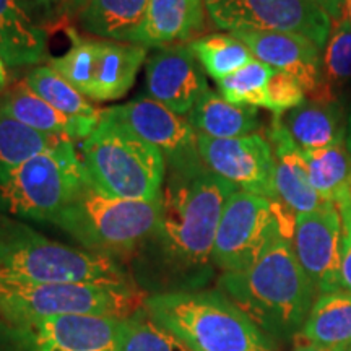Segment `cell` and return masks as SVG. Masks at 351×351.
<instances>
[{"mask_svg": "<svg viewBox=\"0 0 351 351\" xmlns=\"http://www.w3.org/2000/svg\"><path fill=\"white\" fill-rule=\"evenodd\" d=\"M236 191L205 165L166 171L160 221L143 244L165 278L189 287L208 278L219 219Z\"/></svg>", "mask_w": 351, "mask_h": 351, "instance_id": "cell-1", "label": "cell"}, {"mask_svg": "<svg viewBox=\"0 0 351 351\" xmlns=\"http://www.w3.org/2000/svg\"><path fill=\"white\" fill-rule=\"evenodd\" d=\"M218 287L274 340L300 335L317 298L285 230L275 232L247 270L219 276Z\"/></svg>", "mask_w": 351, "mask_h": 351, "instance_id": "cell-2", "label": "cell"}, {"mask_svg": "<svg viewBox=\"0 0 351 351\" xmlns=\"http://www.w3.org/2000/svg\"><path fill=\"white\" fill-rule=\"evenodd\" d=\"M143 309L189 351H275L274 339L219 289L156 293Z\"/></svg>", "mask_w": 351, "mask_h": 351, "instance_id": "cell-3", "label": "cell"}, {"mask_svg": "<svg viewBox=\"0 0 351 351\" xmlns=\"http://www.w3.org/2000/svg\"><path fill=\"white\" fill-rule=\"evenodd\" d=\"M0 282L132 285L116 258L56 243L33 228L3 217H0Z\"/></svg>", "mask_w": 351, "mask_h": 351, "instance_id": "cell-4", "label": "cell"}, {"mask_svg": "<svg viewBox=\"0 0 351 351\" xmlns=\"http://www.w3.org/2000/svg\"><path fill=\"white\" fill-rule=\"evenodd\" d=\"M80 158L88 182L103 194L140 202H156L163 197V155L129 127L104 114L83 140Z\"/></svg>", "mask_w": 351, "mask_h": 351, "instance_id": "cell-5", "label": "cell"}, {"mask_svg": "<svg viewBox=\"0 0 351 351\" xmlns=\"http://www.w3.org/2000/svg\"><path fill=\"white\" fill-rule=\"evenodd\" d=\"M161 200L140 202L109 197L86 181L82 191L52 219V225L86 251L116 258L137 251L160 221Z\"/></svg>", "mask_w": 351, "mask_h": 351, "instance_id": "cell-6", "label": "cell"}, {"mask_svg": "<svg viewBox=\"0 0 351 351\" xmlns=\"http://www.w3.org/2000/svg\"><path fill=\"white\" fill-rule=\"evenodd\" d=\"M86 181L72 140H60L49 150L0 176V207L16 217L52 223Z\"/></svg>", "mask_w": 351, "mask_h": 351, "instance_id": "cell-7", "label": "cell"}, {"mask_svg": "<svg viewBox=\"0 0 351 351\" xmlns=\"http://www.w3.org/2000/svg\"><path fill=\"white\" fill-rule=\"evenodd\" d=\"M140 293L129 287L91 283L0 282V317L15 327L62 314H95L125 319L138 311Z\"/></svg>", "mask_w": 351, "mask_h": 351, "instance_id": "cell-8", "label": "cell"}, {"mask_svg": "<svg viewBox=\"0 0 351 351\" xmlns=\"http://www.w3.org/2000/svg\"><path fill=\"white\" fill-rule=\"evenodd\" d=\"M282 204L236 191L228 199L213 245V265L223 274L244 271L257 261L278 230L293 236L295 219H285Z\"/></svg>", "mask_w": 351, "mask_h": 351, "instance_id": "cell-9", "label": "cell"}, {"mask_svg": "<svg viewBox=\"0 0 351 351\" xmlns=\"http://www.w3.org/2000/svg\"><path fill=\"white\" fill-rule=\"evenodd\" d=\"M210 20L228 33L241 29L301 34L324 51L332 20L313 0H205Z\"/></svg>", "mask_w": 351, "mask_h": 351, "instance_id": "cell-10", "label": "cell"}, {"mask_svg": "<svg viewBox=\"0 0 351 351\" xmlns=\"http://www.w3.org/2000/svg\"><path fill=\"white\" fill-rule=\"evenodd\" d=\"M121 122L161 153L166 171H187L205 165L197 147V132L184 116H179L152 98L101 111Z\"/></svg>", "mask_w": 351, "mask_h": 351, "instance_id": "cell-11", "label": "cell"}, {"mask_svg": "<svg viewBox=\"0 0 351 351\" xmlns=\"http://www.w3.org/2000/svg\"><path fill=\"white\" fill-rule=\"evenodd\" d=\"M202 161L210 171L239 191L278 204L275 191V160L271 145L261 134L239 138H212L197 134Z\"/></svg>", "mask_w": 351, "mask_h": 351, "instance_id": "cell-12", "label": "cell"}, {"mask_svg": "<svg viewBox=\"0 0 351 351\" xmlns=\"http://www.w3.org/2000/svg\"><path fill=\"white\" fill-rule=\"evenodd\" d=\"M293 249L319 295L341 289V215L337 204L295 217Z\"/></svg>", "mask_w": 351, "mask_h": 351, "instance_id": "cell-13", "label": "cell"}, {"mask_svg": "<svg viewBox=\"0 0 351 351\" xmlns=\"http://www.w3.org/2000/svg\"><path fill=\"white\" fill-rule=\"evenodd\" d=\"M145 64L148 98L179 116H187L208 90L204 69L189 44L155 47Z\"/></svg>", "mask_w": 351, "mask_h": 351, "instance_id": "cell-14", "label": "cell"}, {"mask_svg": "<svg viewBox=\"0 0 351 351\" xmlns=\"http://www.w3.org/2000/svg\"><path fill=\"white\" fill-rule=\"evenodd\" d=\"M121 319L62 314L32 320L19 328L28 348L47 351H114Z\"/></svg>", "mask_w": 351, "mask_h": 351, "instance_id": "cell-15", "label": "cell"}, {"mask_svg": "<svg viewBox=\"0 0 351 351\" xmlns=\"http://www.w3.org/2000/svg\"><path fill=\"white\" fill-rule=\"evenodd\" d=\"M251 54L271 69L296 77L307 95H315L322 73V49L301 34L280 32H232Z\"/></svg>", "mask_w": 351, "mask_h": 351, "instance_id": "cell-16", "label": "cell"}, {"mask_svg": "<svg viewBox=\"0 0 351 351\" xmlns=\"http://www.w3.org/2000/svg\"><path fill=\"white\" fill-rule=\"evenodd\" d=\"M269 142L275 160V191L278 204L289 213H309L332 204L322 199L311 186L302 150L289 137L282 116H274L269 129Z\"/></svg>", "mask_w": 351, "mask_h": 351, "instance_id": "cell-17", "label": "cell"}, {"mask_svg": "<svg viewBox=\"0 0 351 351\" xmlns=\"http://www.w3.org/2000/svg\"><path fill=\"white\" fill-rule=\"evenodd\" d=\"M285 129L301 150L313 152L345 142L351 114L340 99H309L282 116Z\"/></svg>", "mask_w": 351, "mask_h": 351, "instance_id": "cell-18", "label": "cell"}, {"mask_svg": "<svg viewBox=\"0 0 351 351\" xmlns=\"http://www.w3.org/2000/svg\"><path fill=\"white\" fill-rule=\"evenodd\" d=\"M205 12V0H150L130 44L161 47L189 41L204 29Z\"/></svg>", "mask_w": 351, "mask_h": 351, "instance_id": "cell-19", "label": "cell"}, {"mask_svg": "<svg viewBox=\"0 0 351 351\" xmlns=\"http://www.w3.org/2000/svg\"><path fill=\"white\" fill-rule=\"evenodd\" d=\"M145 60L147 47L130 43L96 39L93 72L86 98L104 103L125 96L134 86Z\"/></svg>", "mask_w": 351, "mask_h": 351, "instance_id": "cell-20", "label": "cell"}, {"mask_svg": "<svg viewBox=\"0 0 351 351\" xmlns=\"http://www.w3.org/2000/svg\"><path fill=\"white\" fill-rule=\"evenodd\" d=\"M0 109L43 134L65 140H85L98 125L101 117H73L59 112L29 90L25 82L16 85L0 99Z\"/></svg>", "mask_w": 351, "mask_h": 351, "instance_id": "cell-21", "label": "cell"}, {"mask_svg": "<svg viewBox=\"0 0 351 351\" xmlns=\"http://www.w3.org/2000/svg\"><path fill=\"white\" fill-rule=\"evenodd\" d=\"M47 33L20 0H0V57L7 67H28L43 60Z\"/></svg>", "mask_w": 351, "mask_h": 351, "instance_id": "cell-22", "label": "cell"}, {"mask_svg": "<svg viewBox=\"0 0 351 351\" xmlns=\"http://www.w3.org/2000/svg\"><path fill=\"white\" fill-rule=\"evenodd\" d=\"M187 121L197 134L212 138L245 137L261 127L257 108L230 103L210 88L187 114Z\"/></svg>", "mask_w": 351, "mask_h": 351, "instance_id": "cell-23", "label": "cell"}, {"mask_svg": "<svg viewBox=\"0 0 351 351\" xmlns=\"http://www.w3.org/2000/svg\"><path fill=\"white\" fill-rule=\"evenodd\" d=\"M300 337L339 351H351V293L337 289L315 298Z\"/></svg>", "mask_w": 351, "mask_h": 351, "instance_id": "cell-24", "label": "cell"}, {"mask_svg": "<svg viewBox=\"0 0 351 351\" xmlns=\"http://www.w3.org/2000/svg\"><path fill=\"white\" fill-rule=\"evenodd\" d=\"M150 0H90L78 15L83 32L99 39L130 43Z\"/></svg>", "mask_w": 351, "mask_h": 351, "instance_id": "cell-25", "label": "cell"}, {"mask_svg": "<svg viewBox=\"0 0 351 351\" xmlns=\"http://www.w3.org/2000/svg\"><path fill=\"white\" fill-rule=\"evenodd\" d=\"M304 163L314 191L332 204L351 197V129L345 142L322 150L304 152Z\"/></svg>", "mask_w": 351, "mask_h": 351, "instance_id": "cell-26", "label": "cell"}, {"mask_svg": "<svg viewBox=\"0 0 351 351\" xmlns=\"http://www.w3.org/2000/svg\"><path fill=\"white\" fill-rule=\"evenodd\" d=\"M60 140L65 138L43 134L0 109V176L49 150Z\"/></svg>", "mask_w": 351, "mask_h": 351, "instance_id": "cell-27", "label": "cell"}, {"mask_svg": "<svg viewBox=\"0 0 351 351\" xmlns=\"http://www.w3.org/2000/svg\"><path fill=\"white\" fill-rule=\"evenodd\" d=\"M351 82V25L345 20L332 23L322 51V73L315 99H339V90Z\"/></svg>", "mask_w": 351, "mask_h": 351, "instance_id": "cell-28", "label": "cell"}, {"mask_svg": "<svg viewBox=\"0 0 351 351\" xmlns=\"http://www.w3.org/2000/svg\"><path fill=\"white\" fill-rule=\"evenodd\" d=\"M204 72L215 82H221L231 73L256 59L238 38L228 34H208L187 43Z\"/></svg>", "mask_w": 351, "mask_h": 351, "instance_id": "cell-29", "label": "cell"}, {"mask_svg": "<svg viewBox=\"0 0 351 351\" xmlns=\"http://www.w3.org/2000/svg\"><path fill=\"white\" fill-rule=\"evenodd\" d=\"M26 86L59 112L73 117H99L90 99L59 75L49 65L33 69L25 78Z\"/></svg>", "mask_w": 351, "mask_h": 351, "instance_id": "cell-30", "label": "cell"}, {"mask_svg": "<svg viewBox=\"0 0 351 351\" xmlns=\"http://www.w3.org/2000/svg\"><path fill=\"white\" fill-rule=\"evenodd\" d=\"M114 351H189L176 337L148 317L143 306L121 319Z\"/></svg>", "mask_w": 351, "mask_h": 351, "instance_id": "cell-31", "label": "cell"}, {"mask_svg": "<svg viewBox=\"0 0 351 351\" xmlns=\"http://www.w3.org/2000/svg\"><path fill=\"white\" fill-rule=\"evenodd\" d=\"M275 69L254 59L238 72L218 82L219 95L239 106L267 109V86Z\"/></svg>", "mask_w": 351, "mask_h": 351, "instance_id": "cell-32", "label": "cell"}, {"mask_svg": "<svg viewBox=\"0 0 351 351\" xmlns=\"http://www.w3.org/2000/svg\"><path fill=\"white\" fill-rule=\"evenodd\" d=\"M306 90L291 73L275 70L267 86V109L274 116H283L306 101Z\"/></svg>", "mask_w": 351, "mask_h": 351, "instance_id": "cell-33", "label": "cell"}, {"mask_svg": "<svg viewBox=\"0 0 351 351\" xmlns=\"http://www.w3.org/2000/svg\"><path fill=\"white\" fill-rule=\"evenodd\" d=\"M337 205L341 215V288L351 293V197Z\"/></svg>", "mask_w": 351, "mask_h": 351, "instance_id": "cell-34", "label": "cell"}, {"mask_svg": "<svg viewBox=\"0 0 351 351\" xmlns=\"http://www.w3.org/2000/svg\"><path fill=\"white\" fill-rule=\"evenodd\" d=\"M20 3L23 5L25 10L29 13L32 19H33V13L47 21L65 16L64 0H20Z\"/></svg>", "mask_w": 351, "mask_h": 351, "instance_id": "cell-35", "label": "cell"}, {"mask_svg": "<svg viewBox=\"0 0 351 351\" xmlns=\"http://www.w3.org/2000/svg\"><path fill=\"white\" fill-rule=\"evenodd\" d=\"M324 13H327L328 19L333 21L340 20L341 8H343V0H313Z\"/></svg>", "mask_w": 351, "mask_h": 351, "instance_id": "cell-36", "label": "cell"}, {"mask_svg": "<svg viewBox=\"0 0 351 351\" xmlns=\"http://www.w3.org/2000/svg\"><path fill=\"white\" fill-rule=\"evenodd\" d=\"M88 2H90V0H64L65 16H73V15L78 16Z\"/></svg>", "mask_w": 351, "mask_h": 351, "instance_id": "cell-37", "label": "cell"}, {"mask_svg": "<svg viewBox=\"0 0 351 351\" xmlns=\"http://www.w3.org/2000/svg\"><path fill=\"white\" fill-rule=\"evenodd\" d=\"M293 351H339V350H332V348H327V346H320L315 343H309V341H304V343L298 345Z\"/></svg>", "mask_w": 351, "mask_h": 351, "instance_id": "cell-38", "label": "cell"}, {"mask_svg": "<svg viewBox=\"0 0 351 351\" xmlns=\"http://www.w3.org/2000/svg\"><path fill=\"white\" fill-rule=\"evenodd\" d=\"M8 83V73H7V64L3 62V59L0 57V93L7 88Z\"/></svg>", "mask_w": 351, "mask_h": 351, "instance_id": "cell-39", "label": "cell"}, {"mask_svg": "<svg viewBox=\"0 0 351 351\" xmlns=\"http://www.w3.org/2000/svg\"><path fill=\"white\" fill-rule=\"evenodd\" d=\"M340 19L348 21L351 25V0H343V8H341Z\"/></svg>", "mask_w": 351, "mask_h": 351, "instance_id": "cell-40", "label": "cell"}, {"mask_svg": "<svg viewBox=\"0 0 351 351\" xmlns=\"http://www.w3.org/2000/svg\"><path fill=\"white\" fill-rule=\"evenodd\" d=\"M29 351H47V350H38V348H29Z\"/></svg>", "mask_w": 351, "mask_h": 351, "instance_id": "cell-41", "label": "cell"}]
</instances>
